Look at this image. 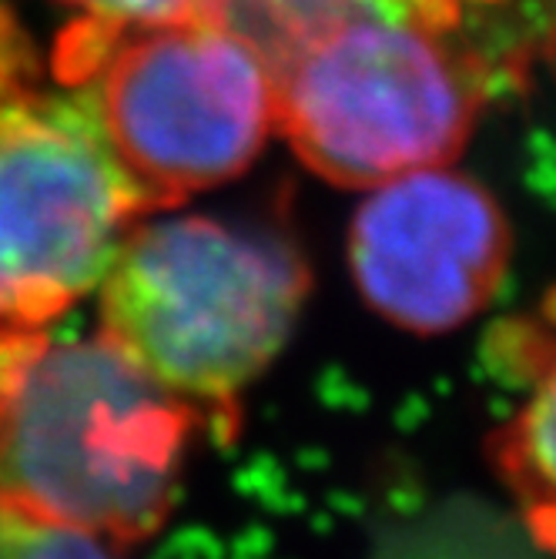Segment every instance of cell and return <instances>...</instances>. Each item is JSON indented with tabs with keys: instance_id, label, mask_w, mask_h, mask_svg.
<instances>
[{
	"instance_id": "5",
	"label": "cell",
	"mask_w": 556,
	"mask_h": 559,
	"mask_svg": "<svg viewBox=\"0 0 556 559\" xmlns=\"http://www.w3.org/2000/svg\"><path fill=\"white\" fill-rule=\"evenodd\" d=\"M158 215L78 100L0 105V332L50 329L105 282L125 235Z\"/></svg>"
},
{
	"instance_id": "11",
	"label": "cell",
	"mask_w": 556,
	"mask_h": 559,
	"mask_svg": "<svg viewBox=\"0 0 556 559\" xmlns=\"http://www.w3.org/2000/svg\"><path fill=\"white\" fill-rule=\"evenodd\" d=\"M34 71V58L24 31L14 24V17L0 8V105L11 97H17L21 91H27Z\"/></svg>"
},
{
	"instance_id": "4",
	"label": "cell",
	"mask_w": 556,
	"mask_h": 559,
	"mask_svg": "<svg viewBox=\"0 0 556 559\" xmlns=\"http://www.w3.org/2000/svg\"><path fill=\"white\" fill-rule=\"evenodd\" d=\"M275 131L329 185L376 188L442 168L502 81L460 31L413 21L339 24L275 68Z\"/></svg>"
},
{
	"instance_id": "8",
	"label": "cell",
	"mask_w": 556,
	"mask_h": 559,
	"mask_svg": "<svg viewBox=\"0 0 556 559\" xmlns=\"http://www.w3.org/2000/svg\"><path fill=\"white\" fill-rule=\"evenodd\" d=\"M502 473L523 506L546 520L553 506V379L536 382L502 439Z\"/></svg>"
},
{
	"instance_id": "3",
	"label": "cell",
	"mask_w": 556,
	"mask_h": 559,
	"mask_svg": "<svg viewBox=\"0 0 556 559\" xmlns=\"http://www.w3.org/2000/svg\"><path fill=\"white\" fill-rule=\"evenodd\" d=\"M100 335L191 409H225L288 342L309 295L298 251L259 228L138 222L105 275Z\"/></svg>"
},
{
	"instance_id": "6",
	"label": "cell",
	"mask_w": 556,
	"mask_h": 559,
	"mask_svg": "<svg viewBox=\"0 0 556 559\" xmlns=\"http://www.w3.org/2000/svg\"><path fill=\"white\" fill-rule=\"evenodd\" d=\"M513 235L496 198L449 168L372 188L348 228V265L372 309L410 332L466 325L510 272Z\"/></svg>"
},
{
	"instance_id": "2",
	"label": "cell",
	"mask_w": 556,
	"mask_h": 559,
	"mask_svg": "<svg viewBox=\"0 0 556 559\" xmlns=\"http://www.w3.org/2000/svg\"><path fill=\"white\" fill-rule=\"evenodd\" d=\"M115 162L165 212L238 178L275 134V78L262 50L212 14L165 24L81 17L55 50Z\"/></svg>"
},
{
	"instance_id": "7",
	"label": "cell",
	"mask_w": 556,
	"mask_h": 559,
	"mask_svg": "<svg viewBox=\"0 0 556 559\" xmlns=\"http://www.w3.org/2000/svg\"><path fill=\"white\" fill-rule=\"evenodd\" d=\"M470 4L476 0H205V14L248 37L275 68L295 47L352 21H413L463 31Z\"/></svg>"
},
{
	"instance_id": "1",
	"label": "cell",
	"mask_w": 556,
	"mask_h": 559,
	"mask_svg": "<svg viewBox=\"0 0 556 559\" xmlns=\"http://www.w3.org/2000/svg\"><path fill=\"white\" fill-rule=\"evenodd\" d=\"M198 413L105 335L0 332V506L141 543L171 513Z\"/></svg>"
},
{
	"instance_id": "9",
	"label": "cell",
	"mask_w": 556,
	"mask_h": 559,
	"mask_svg": "<svg viewBox=\"0 0 556 559\" xmlns=\"http://www.w3.org/2000/svg\"><path fill=\"white\" fill-rule=\"evenodd\" d=\"M0 559H118V552L87 533L0 506Z\"/></svg>"
},
{
	"instance_id": "10",
	"label": "cell",
	"mask_w": 556,
	"mask_h": 559,
	"mask_svg": "<svg viewBox=\"0 0 556 559\" xmlns=\"http://www.w3.org/2000/svg\"><path fill=\"white\" fill-rule=\"evenodd\" d=\"M100 24H165L205 14V0H61Z\"/></svg>"
}]
</instances>
